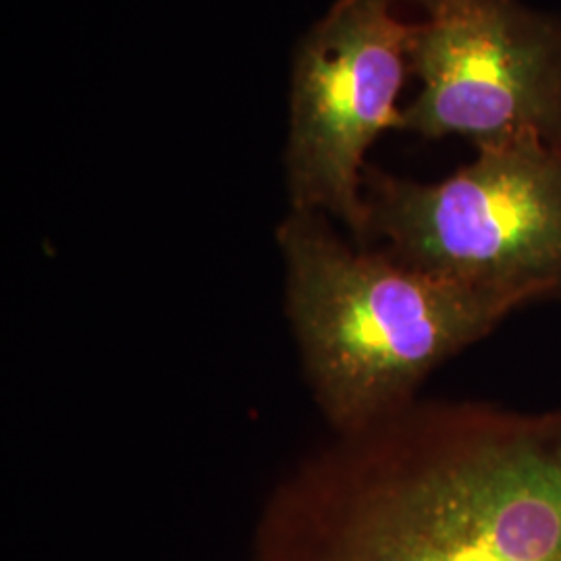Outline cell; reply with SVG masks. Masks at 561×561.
<instances>
[{"label":"cell","instance_id":"obj_4","mask_svg":"<svg viewBox=\"0 0 561 561\" xmlns=\"http://www.w3.org/2000/svg\"><path fill=\"white\" fill-rule=\"evenodd\" d=\"M412 23L410 71L421 92L401 129L463 138L477 150L514 141L561 146V18L522 0H400Z\"/></svg>","mask_w":561,"mask_h":561},{"label":"cell","instance_id":"obj_2","mask_svg":"<svg viewBox=\"0 0 561 561\" xmlns=\"http://www.w3.org/2000/svg\"><path fill=\"white\" fill-rule=\"evenodd\" d=\"M285 306L324 416L354 435L414 401L443 362L495 331L510 304L352 248L319 213L279 227Z\"/></svg>","mask_w":561,"mask_h":561},{"label":"cell","instance_id":"obj_1","mask_svg":"<svg viewBox=\"0 0 561 561\" xmlns=\"http://www.w3.org/2000/svg\"><path fill=\"white\" fill-rule=\"evenodd\" d=\"M259 561H561V410L412 401L273 503Z\"/></svg>","mask_w":561,"mask_h":561},{"label":"cell","instance_id":"obj_3","mask_svg":"<svg viewBox=\"0 0 561 561\" xmlns=\"http://www.w3.org/2000/svg\"><path fill=\"white\" fill-rule=\"evenodd\" d=\"M366 236L412 268L520 310L561 300V146L514 141L437 183L366 167Z\"/></svg>","mask_w":561,"mask_h":561},{"label":"cell","instance_id":"obj_5","mask_svg":"<svg viewBox=\"0 0 561 561\" xmlns=\"http://www.w3.org/2000/svg\"><path fill=\"white\" fill-rule=\"evenodd\" d=\"M400 0H337L304 38L294 62L287 173L294 210L333 215L366 238L364 171L398 106L412 23Z\"/></svg>","mask_w":561,"mask_h":561}]
</instances>
